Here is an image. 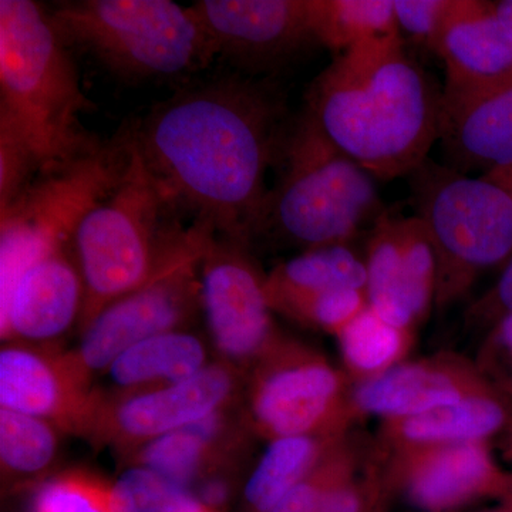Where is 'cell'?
Instances as JSON below:
<instances>
[{
    "label": "cell",
    "instance_id": "ba28073f",
    "mask_svg": "<svg viewBox=\"0 0 512 512\" xmlns=\"http://www.w3.org/2000/svg\"><path fill=\"white\" fill-rule=\"evenodd\" d=\"M130 157L126 131L66 170L42 175L0 211V305L33 262L72 248L77 225L120 183Z\"/></svg>",
    "mask_w": 512,
    "mask_h": 512
},
{
    "label": "cell",
    "instance_id": "83f0119b",
    "mask_svg": "<svg viewBox=\"0 0 512 512\" xmlns=\"http://www.w3.org/2000/svg\"><path fill=\"white\" fill-rule=\"evenodd\" d=\"M56 448L49 421L0 407V458L10 473H40L52 463Z\"/></svg>",
    "mask_w": 512,
    "mask_h": 512
},
{
    "label": "cell",
    "instance_id": "603a6c76",
    "mask_svg": "<svg viewBox=\"0 0 512 512\" xmlns=\"http://www.w3.org/2000/svg\"><path fill=\"white\" fill-rule=\"evenodd\" d=\"M505 412L487 394L471 393L460 402L402 420H392L394 436L413 450L478 443L503 427Z\"/></svg>",
    "mask_w": 512,
    "mask_h": 512
},
{
    "label": "cell",
    "instance_id": "4dcf8cb0",
    "mask_svg": "<svg viewBox=\"0 0 512 512\" xmlns=\"http://www.w3.org/2000/svg\"><path fill=\"white\" fill-rule=\"evenodd\" d=\"M33 512H110L107 488L84 477L57 478L39 491Z\"/></svg>",
    "mask_w": 512,
    "mask_h": 512
},
{
    "label": "cell",
    "instance_id": "4fadbf2b",
    "mask_svg": "<svg viewBox=\"0 0 512 512\" xmlns=\"http://www.w3.org/2000/svg\"><path fill=\"white\" fill-rule=\"evenodd\" d=\"M342 377L323 360L285 355L265 367L252 392V414L268 436H313L335 417Z\"/></svg>",
    "mask_w": 512,
    "mask_h": 512
},
{
    "label": "cell",
    "instance_id": "e575fe53",
    "mask_svg": "<svg viewBox=\"0 0 512 512\" xmlns=\"http://www.w3.org/2000/svg\"><path fill=\"white\" fill-rule=\"evenodd\" d=\"M477 309L481 313L497 312L503 313L504 316L512 313V258L505 266L503 275L498 279L493 291L478 303Z\"/></svg>",
    "mask_w": 512,
    "mask_h": 512
},
{
    "label": "cell",
    "instance_id": "9c48e42d",
    "mask_svg": "<svg viewBox=\"0 0 512 512\" xmlns=\"http://www.w3.org/2000/svg\"><path fill=\"white\" fill-rule=\"evenodd\" d=\"M212 232L194 224L190 238L146 284L103 309L83 328L69 362L84 380L109 369L124 350L161 333L180 330L202 311L200 262Z\"/></svg>",
    "mask_w": 512,
    "mask_h": 512
},
{
    "label": "cell",
    "instance_id": "44dd1931",
    "mask_svg": "<svg viewBox=\"0 0 512 512\" xmlns=\"http://www.w3.org/2000/svg\"><path fill=\"white\" fill-rule=\"evenodd\" d=\"M366 264L345 245L303 251L279 265L265 278V292L272 311H285L293 303L333 289L366 292Z\"/></svg>",
    "mask_w": 512,
    "mask_h": 512
},
{
    "label": "cell",
    "instance_id": "1f68e13d",
    "mask_svg": "<svg viewBox=\"0 0 512 512\" xmlns=\"http://www.w3.org/2000/svg\"><path fill=\"white\" fill-rule=\"evenodd\" d=\"M400 33L434 53L456 0H394Z\"/></svg>",
    "mask_w": 512,
    "mask_h": 512
},
{
    "label": "cell",
    "instance_id": "7c38bea8",
    "mask_svg": "<svg viewBox=\"0 0 512 512\" xmlns=\"http://www.w3.org/2000/svg\"><path fill=\"white\" fill-rule=\"evenodd\" d=\"M367 303L390 325L409 330L427 312L437 289V261L423 222L390 217L372 227L367 244Z\"/></svg>",
    "mask_w": 512,
    "mask_h": 512
},
{
    "label": "cell",
    "instance_id": "836d02e7",
    "mask_svg": "<svg viewBox=\"0 0 512 512\" xmlns=\"http://www.w3.org/2000/svg\"><path fill=\"white\" fill-rule=\"evenodd\" d=\"M345 466H320L293 487L271 512H312L326 490L346 473Z\"/></svg>",
    "mask_w": 512,
    "mask_h": 512
},
{
    "label": "cell",
    "instance_id": "3957f363",
    "mask_svg": "<svg viewBox=\"0 0 512 512\" xmlns=\"http://www.w3.org/2000/svg\"><path fill=\"white\" fill-rule=\"evenodd\" d=\"M70 47L32 0L0 2V127L29 147L40 175L100 150L80 116L90 109Z\"/></svg>",
    "mask_w": 512,
    "mask_h": 512
},
{
    "label": "cell",
    "instance_id": "484cf974",
    "mask_svg": "<svg viewBox=\"0 0 512 512\" xmlns=\"http://www.w3.org/2000/svg\"><path fill=\"white\" fill-rule=\"evenodd\" d=\"M407 332L380 318L369 305L338 333L346 362L356 372L379 375L402 356Z\"/></svg>",
    "mask_w": 512,
    "mask_h": 512
},
{
    "label": "cell",
    "instance_id": "d590c367",
    "mask_svg": "<svg viewBox=\"0 0 512 512\" xmlns=\"http://www.w3.org/2000/svg\"><path fill=\"white\" fill-rule=\"evenodd\" d=\"M229 491H231V488H229V484L224 478L212 477L202 483L197 498L207 510L211 511L227 503Z\"/></svg>",
    "mask_w": 512,
    "mask_h": 512
},
{
    "label": "cell",
    "instance_id": "d6986e66",
    "mask_svg": "<svg viewBox=\"0 0 512 512\" xmlns=\"http://www.w3.org/2000/svg\"><path fill=\"white\" fill-rule=\"evenodd\" d=\"M400 470V488L417 510L451 512L503 490L481 441L417 448Z\"/></svg>",
    "mask_w": 512,
    "mask_h": 512
},
{
    "label": "cell",
    "instance_id": "7a4b0ae2",
    "mask_svg": "<svg viewBox=\"0 0 512 512\" xmlns=\"http://www.w3.org/2000/svg\"><path fill=\"white\" fill-rule=\"evenodd\" d=\"M306 100L330 143L379 180L412 175L439 141L441 93L407 55L400 33L340 53Z\"/></svg>",
    "mask_w": 512,
    "mask_h": 512
},
{
    "label": "cell",
    "instance_id": "8992f818",
    "mask_svg": "<svg viewBox=\"0 0 512 512\" xmlns=\"http://www.w3.org/2000/svg\"><path fill=\"white\" fill-rule=\"evenodd\" d=\"M49 16L70 49L127 80L191 74L217 57L190 6L170 0L63 2Z\"/></svg>",
    "mask_w": 512,
    "mask_h": 512
},
{
    "label": "cell",
    "instance_id": "74e56055",
    "mask_svg": "<svg viewBox=\"0 0 512 512\" xmlns=\"http://www.w3.org/2000/svg\"><path fill=\"white\" fill-rule=\"evenodd\" d=\"M498 339L505 348L512 352V313L503 316L500 325H498Z\"/></svg>",
    "mask_w": 512,
    "mask_h": 512
},
{
    "label": "cell",
    "instance_id": "ffe728a7",
    "mask_svg": "<svg viewBox=\"0 0 512 512\" xmlns=\"http://www.w3.org/2000/svg\"><path fill=\"white\" fill-rule=\"evenodd\" d=\"M471 393L466 379L446 366L404 363L367 377L353 393V404L360 412L402 420L460 402Z\"/></svg>",
    "mask_w": 512,
    "mask_h": 512
},
{
    "label": "cell",
    "instance_id": "52a82bcc",
    "mask_svg": "<svg viewBox=\"0 0 512 512\" xmlns=\"http://www.w3.org/2000/svg\"><path fill=\"white\" fill-rule=\"evenodd\" d=\"M410 177L416 217L436 254V301L448 305L512 255V195L483 175L429 160Z\"/></svg>",
    "mask_w": 512,
    "mask_h": 512
},
{
    "label": "cell",
    "instance_id": "7402d4cb",
    "mask_svg": "<svg viewBox=\"0 0 512 512\" xmlns=\"http://www.w3.org/2000/svg\"><path fill=\"white\" fill-rule=\"evenodd\" d=\"M204 343L185 330H171L131 346L114 359L107 372L123 389H154L181 382L207 367Z\"/></svg>",
    "mask_w": 512,
    "mask_h": 512
},
{
    "label": "cell",
    "instance_id": "ab89813d",
    "mask_svg": "<svg viewBox=\"0 0 512 512\" xmlns=\"http://www.w3.org/2000/svg\"><path fill=\"white\" fill-rule=\"evenodd\" d=\"M501 512H512V510H508V511H501Z\"/></svg>",
    "mask_w": 512,
    "mask_h": 512
},
{
    "label": "cell",
    "instance_id": "cb8c5ba5",
    "mask_svg": "<svg viewBox=\"0 0 512 512\" xmlns=\"http://www.w3.org/2000/svg\"><path fill=\"white\" fill-rule=\"evenodd\" d=\"M316 45L333 52L399 35L393 0H306ZM402 35V33H400Z\"/></svg>",
    "mask_w": 512,
    "mask_h": 512
},
{
    "label": "cell",
    "instance_id": "f1b7e54d",
    "mask_svg": "<svg viewBox=\"0 0 512 512\" xmlns=\"http://www.w3.org/2000/svg\"><path fill=\"white\" fill-rule=\"evenodd\" d=\"M215 443L194 424L148 441L141 450V466L188 488L210 461Z\"/></svg>",
    "mask_w": 512,
    "mask_h": 512
},
{
    "label": "cell",
    "instance_id": "2e32d148",
    "mask_svg": "<svg viewBox=\"0 0 512 512\" xmlns=\"http://www.w3.org/2000/svg\"><path fill=\"white\" fill-rule=\"evenodd\" d=\"M234 389L228 367L208 365L190 379L131 394L111 407L103 426L117 440L146 444L220 412Z\"/></svg>",
    "mask_w": 512,
    "mask_h": 512
},
{
    "label": "cell",
    "instance_id": "6da1fadb",
    "mask_svg": "<svg viewBox=\"0 0 512 512\" xmlns=\"http://www.w3.org/2000/svg\"><path fill=\"white\" fill-rule=\"evenodd\" d=\"M286 128L281 100L268 87L224 76L178 90L131 136L178 210L218 237L249 245Z\"/></svg>",
    "mask_w": 512,
    "mask_h": 512
},
{
    "label": "cell",
    "instance_id": "d4e9b609",
    "mask_svg": "<svg viewBox=\"0 0 512 512\" xmlns=\"http://www.w3.org/2000/svg\"><path fill=\"white\" fill-rule=\"evenodd\" d=\"M320 446L313 436L279 437L266 448L244 488L248 512H271L315 470Z\"/></svg>",
    "mask_w": 512,
    "mask_h": 512
},
{
    "label": "cell",
    "instance_id": "8fae6325",
    "mask_svg": "<svg viewBox=\"0 0 512 512\" xmlns=\"http://www.w3.org/2000/svg\"><path fill=\"white\" fill-rule=\"evenodd\" d=\"M215 56L271 72L316 45L306 0H201L190 6Z\"/></svg>",
    "mask_w": 512,
    "mask_h": 512
},
{
    "label": "cell",
    "instance_id": "f35d334b",
    "mask_svg": "<svg viewBox=\"0 0 512 512\" xmlns=\"http://www.w3.org/2000/svg\"><path fill=\"white\" fill-rule=\"evenodd\" d=\"M495 12L498 18L504 23L505 28L510 30L512 35V0H500V2H493Z\"/></svg>",
    "mask_w": 512,
    "mask_h": 512
},
{
    "label": "cell",
    "instance_id": "d6a6232c",
    "mask_svg": "<svg viewBox=\"0 0 512 512\" xmlns=\"http://www.w3.org/2000/svg\"><path fill=\"white\" fill-rule=\"evenodd\" d=\"M40 174L29 147L8 128L0 127V211L6 210Z\"/></svg>",
    "mask_w": 512,
    "mask_h": 512
},
{
    "label": "cell",
    "instance_id": "60d3db41",
    "mask_svg": "<svg viewBox=\"0 0 512 512\" xmlns=\"http://www.w3.org/2000/svg\"><path fill=\"white\" fill-rule=\"evenodd\" d=\"M205 512H212V511H210V510H207V511H205Z\"/></svg>",
    "mask_w": 512,
    "mask_h": 512
},
{
    "label": "cell",
    "instance_id": "9a60e30c",
    "mask_svg": "<svg viewBox=\"0 0 512 512\" xmlns=\"http://www.w3.org/2000/svg\"><path fill=\"white\" fill-rule=\"evenodd\" d=\"M84 288L72 248L56 249L37 259L19 276L0 305L3 338L49 342L80 319Z\"/></svg>",
    "mask_w": 512,
    "mask_h": 512
},
{
    "label": "cell",
    "instance_id": "277c9868",
    "mask_svg": "<svg viewBox=\"0 0 512 512\" xmlns=\"http://www.w3.org/2000/svg\"><path fill=\"white\" fill-rule=\"evenodd\" d=\"M178 211L131 136L120 183L86 212L73 234L84 288L83 328L110 303L146 284L190 238L192 225L181 227Z\"/></svg>",
    "mask_w": 512,
    "mask_h": 512
},
{
    "label": "cell",
    "instance_id": "30bf717a",
    "mask_svg": "<svg viewBox=\"0 0 512 512\" xmlns=\"http://www.w3.org/2000/svg\"><path fill=\"white\" fill-rule=\"evenodd\" d=\"M201 302L215 348L231 360H249L274 348V320L265 279L247 245L211 234L200 262Z\"/></svg>",
    "mask_w": 512,
    "mask_h": 512
},
{
    "label": "cell",
    "instance_id": "f546056e",
    "mask_svg": "<svg viewBox=\"0 0 512 512\" xmlns=\"http://www.w3.org/2000/svg\"><path fill=\"white\" fill-rule=\"evenodd\" d=\"M367 305L369 303L365 291L333 289L293 303L282 313L329 332L339 333Z\"/></svg>",
    "mask_w": 512,
    "mask_h": 512
},
{
    "label": "cell",
    "instance_id": "5b68a950",
    "mask_svg": "<svg viewBox=\"0 0 512 512\" xmlns=\"http://www.w3.org/2000/svg\"><path fill=\"white\" fill-rule=\"evenodd\" d=\"M256 238L271 235L305 251L349 244L384 214L375 178L333 146L303 111L286 128Z\"/></svg>",
    "mask_w": 512,
    "mask_h": 512
},
{
    "label": "cell",
    "instance_id": "4316f807",
    "mask_svg": "<svg viewBox=\"0 0 512 512\" xmlns=\"http://www.w3.org/2000/svg\"><path fill=\"white\" fill-rule=\"evenodd\" d=\"M110 512H205L188 488L140 466L126 471L107 488Z\"/></svg>",
    "mask_w": 512,
    "mask_h": 512
},
{
    "label": "cell",
    "instance_id": "e0dca14e",
    "mask_svg": "<svg viewBox=\"0 0 512 512\" xmlns=\"http://www.w3.org/2000/svg\"><path fill=\"white\" fill-rule=\"evenodd\" d=\"M86 380L69 362L8 346L0 353V406L64 426L94 416Z\"/></svg>",
    "mask_w": 512,
    "mask_h": 512
},
{
    "label": "cell",
    "instance_id": "5bb4252c",
    "mask_svg": "<svg viewBox=\"0 0 512 512\" xmlns=\"http://www.w3.org/2000/svg\"><path fill=\"white\" fill-rule=\"evenodd\" d=\"M434 53L446 69L441 99H461L512 80V35L493 2L456 0Z\"/></svg>",
    "mask_w": 512,
    "mask_h": 512
},
{
    "label": "cell",
    "instance_id": "ac0fdd59",
    "mask_svg": "<svg viewBox=\"0 0 512 512\" xmlns=\"http://www.w3.org/2000/svg\"><path fill=\"white\" fill-rule=\"evenodd\" d=\"M439 141L448 167L460 173L512 167V80L461 99H441Z\"/></svg>",
    "mask_w": 512,
    "mask_h": 512
},
{
    "label": "cell",
    "instance_id": "8d00e7d4",
    "mask_svg": "<svg viewBox=\"0 0 512 512\" xmlns=\"http://www.w3.org/2000/svg\"><path fill=\"white\" fill-rule=\"evenodd\" d=\"M483 177L500 185V187H503L505 191L510 192L512 195V167L490 171V173L484 174Z\"/></svg>",
    "mask_w": 512,
    "mask_h": 512
}]
</instances>
